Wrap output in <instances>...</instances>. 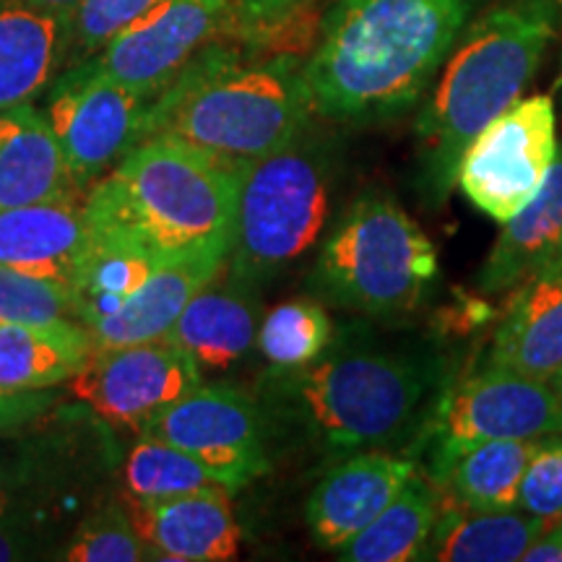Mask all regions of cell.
I'll return each instance as SVG.
<instances>
[{
    "label": "cell",
    "instance_id": "d590c367",
    "mask_svg": "<svg viewBox=\"0 0 562 562\" xmlns=\"http://www.w3.org/2000/svg\"><path fill=\"white\" fill-rule=\"evenodd\" d=\"M37 537L40 531L24 518H19L13 508L0 513V562L40 558L42 544Z\"/></svg>",
    "mask_w": 562,
    "mask_h": 562
},
{
    "label": "cell",
    "instance_id": "9a60e30c",
    "mask_svg": "<svg viewBox=\"0 0 562 562\" xmlns=\"http://www.w3.org/2000/svg\"><path fill=\"white\" fill-rule=\"evenodd\" d=\"M224 271L227 252H195L159 263L121 307L83 326L91 351L161 341L195 294L206 290Z\"/></svg>",
    "mask_w": 562,
    "mask_h": 562
},
{
    "label": "cell",
    "instance_id": "8d00e7d4",
    "mask_svg": "<svg viewBox=\"0 0 562 562\" xmlns=\"http://www.w3.org/2000/svg\"><path fill=\"white\" fill-rule=\"evenodd\" d=\"M524 562H562V518L544 526L526 550Z\"/></svg>",
    "mask_w": 562,
    "mask_h": 562
},
{
    "label": "cell",
    "instance_id": "d6a6232c",
    "mask_svg": "<svg viewBox=\"0 0 562 562\" xmlns=\"http://www.w3.org/2000/svg\"><path fill=\"white\" fill-rule=\"evenodd\" d=\"M157 3L161 0H81L68 16V66L100 53L115 34Z\"/></svg>",
    "mask_w": 562,
    "mask_h": 562
},
{
    "label": "cell",
    "instance_id": "9c48e42d",
    "mask_svg": "<svg viewBox=\"0 0 562 562\" xmlns=\"http://www.w3.org/2000/svg\"><path fill=\"white\" fill-rule=\"evenodd\" d=\"M560 154L552 97L513 102L472 138L459 161L461 193L469 203L505 224L544 186Z\"/></svg>",
    "mask_w": 562,
    "mask_h": 562
},
{
    "label": "cell",
    "instance_id": "e575fe53",
    "mask_svg": "<svg viewBox=\"0 0 562 562\" xmlns=\"http://www.w3.org/2000/svg\"><path fill=\"white\" fill-rule=\"evenodd\" d=\"M58 404V393L47 391H0V440L24 432Z\"/></svg>",
    "mask_w": 562,
    "mask_h": 562
},
{
    "label": "cell",
    "instance_id": "e0dca14e",
    "mask_svg": "<svg viewBox=\"0 0 562 562\" xmlns=\"http://www.w3.org/2000/svg\"><path fill=\"white\" fill-rule=\"evenodd\" d=\"M81 201L0 209V269L60 279L74 286L91 248Z\"/></svg>",
    "mask_w": 562,
    "mask_h": 562
},
{
    "label": "cell",
    "instance_id": "ba28073f",
    "mask_svg": "<svg viewBox=\"0 0 562 562\" xmlns=\"http://www.w3.org/2000/svg\"><path fill=\"white\" fill-rule=\"evenodd\" d=\"M146 110L149 102L102 70L94 58L70 63L55 76L42 112L81 193L144 138Z\"/></svg>",
    "mask_w": 562,
    "mask_h": 562
},
{
    "label": "cell",
    "instance_id": "ffe728a7",
    "mask_svg": "<svg viewBox=\"0 0 562 562\" xmlns=\"http://www.w3.org/2000/svg\"><path fill=\"white\" fill-rule=\"evenodd\" d=\"M558 263H562V151L539 193L503 224L476 273V284L484 294H503Z\"/></svg>",
    "mask_w": 562,
    "mask_h": 562
},
{
    "label": "cell",
    "instance_id": "4316f807",
    "mask_svg": "<svg viewBox=\"0 0 562 562\" xmlns=\"http://www.w3.org/2000/svg\"><path fill=\"white\" fill-rule=\"evenodd\" d=\"M318 0H229L227 45L250 55H311L321 30Z\"/></svg>",
    "mask_w": 562,
    "mask_h": 562
},
{
    "label": "cell",
    "instance_id": "d4e9b609",
    "mask_svg": "<svg viewBox=\"0 0 562 562\" xmlns=\"http://www.w3.org/2000/svg\"><path fill=\"white\" fill-rule=\"evenodd\" d=\"M435 521H438V495L419 474H414L357 537L336 550V558L344 562L419 560Z\"/></svg>",
    "mask_w": 562,
    "mask_h": 562
},
{
    "label": "cell",
    "instance_id": "83f0119b",
    "mask_svg": "<svg viewBox=\"0 0 562 562\" xmlns=\"http://www.w3.org/2000/svg\"><path fill=\"white\" fill-rule=\"evenodd\" d=\"M159 263L161 261H157L149 250L138 248V245L97 237L91 232V248L74 279L76 311H79L81 326H89L91 321L121 307L151 277Z\"/></svg>",
    "mask_w": 562,
    "mask_h": 562
},
{
    "label": "cell",
    "instance_id": "f546056e",
    "mask_svg": "<svg viewBox=\"0 0 562 562\" xmlns=\"http://www.w3.org/2000/svg\"><path fill=\"white\" fill-rule=\"evenodd\" d=\"M334 323L315 300H286L258 326L256 344L277 370L305 368L331 347Z\"/></svg>",
    "mask_w": 562,
    "mask_h": 562
},
{
    "label": "cell",
    "instance_id": "2e32d148",
    "mask_svg": "<svg viewBox=\"0 0 562 562\" xmlns=\"http://www.w3.org/2000/svg\"><path fill=\"white\" fill-rule=\"evenodd\" d=\"M227 487H206L151 505H131L151 560L224 562L240 552V524Z\"/></svg>",
    "mask_w": 562,
    "mask_h": 562
},
{
    "label": "cell",
    "instance_id": "277c9868",
    "mask_svg": "<svg viewBox=\"0 0 562 562\" xmlns=\"http://www.w3.org/2000/svg\"><path fill=\"white\" fill-rule=\"evenodd\" d=\"M430 389V370L414 357L328 347L305 368L266 372L258 406L266 427L290 430L334 463L404 440L417 427Z\"/></svg>",
    "mask_w": 562,
    "mask_h": 562
},
{
    "label": "cell",
    "instance_id": "ab89813d",
    "mask_svg": "<svg viewBox=\"0 0 562 562\" xmlns=\"http://www.w3.org/2000/svg\"><path fill=\"white\" fill-rule=\"evenodd\" d=\"M552 385H554V389H558V393H560V396H562V370L558 372V375H554L552 378V381H550Z\"/></svg>",
    "mask_w": 562,
    "mask_h": 562
},
{
    "label": "cell",
    "instance_id": "4fadbf2b",
    "mask_svg": "<svg viewBox=\"0 0 562 562\" xmlns=\"http://www.w3.org/2000/svg\"><path fill=\"white\" fill-rule=\"evenodd\" d=\"M201 383L199 364L165 339L91 351L68 381L74 396L97 417L136 432Z\"/></svg>",
    "mask_w": 562,
    "mask_h": 562
},
{
    "label": "cell",
    "instance_id": "f35d334b",
    "mask_svg": "<svg viewBox=\"0 0 562 562\" xmlns=\"http://www.w3.org/2000/svg\"><path fill=\"white\" fill-rule=\"evenodd\" d=\"M26 3L37 5V9H45V11H53L58 13V16H70V13L76 11V5L81 3V0H26Z\"/></svg>",
    "mask_w": 562,
    "mask_h": 562
},
{
    "label": "cell",
    "instance_id": "7402d4cb",
    "mask_svg": "<svg viewBox=\"0 0 562 562\" xmlns=\"http://www.w3.org/2000/svg\"><path fill=\"white\" fill-rule=\"evenodd\" d=\"M222 277L195 294L165 336V341L186 351L201 370L229 368L258 336V302L250 297V286L237 279L222 284Z\"/></svg>",
    "mask_w": 562,
    "mask_h": 562
},
{
    "label": "cell",
    "instance_id": "5b68a950",
    "mask_svg": "<svg viewBox=\"0 0 562 562\" xmlns=\"http://www.w3.org/2000/svg\"><path fill=\"white\" fill-rule=\"evenodd\" d=\"M558 5L560 0H501L469 21L414 128L422 182L432 201L442 203L453 191L476 133L521 100L552 42Z\"/></svg>",
    "mask_w": 562,
    "mask_h": 562
},
{
    "label": "cell",
    "instance_id": "44dd1931",
    "mask_svg": "<svg viewBox=\"0 0 562 562\" xmlns=\"http://www.w3.org/2000/svg\"><path fill=\"white\" fill-rule=\"evenodd\" d=\"M66 58V16L26 0H0V110L45 94Z\"/></svg>",
    "mask_w": 562,
    "mask_h": 562
},
{
    "label": "cell",
    "instance_id": "3957f363",
    "mask_svg": "<svg viewBox=\"0 0 562 562\" xmlns=\"http://www.w3.org/2000/svg\"><path fill=\"white\" fill-rule=\"evenodd\" d=\"M313 115L305 60L211 45L149 104L144 138L172 136L248 167L305 136Z\"/></svg>",
    "mask_w": 562,
    "mask_h": 562
},
{
    "label": "cell",
    "instance_id": "5bb4252c",
    "mask_svg": "<svg viewBox=\"0 0 562 562\" xmlns=\"http://www.w3.org/2000/svg\"><path fill=\"white\" fill-rule=\"evenodd\" d=\"M417 474L409 459L357 451L323 472L305 505L307 529L323 550H341Z\"/></svg>",
    "mask_w": 562,
    "mask_h": 562
},
{
    "label": "cell",
    "instance_id": "603a6c76",
    "mask_svg": "<svg viewBox=\"0 0 562 562\" xmlns=\"http://www.w3.org/2000/svg\"><path fill=\"white\" fill-rule=\"evenodd\" d=\"M544 526L542 518L521 508L484 510L459 503L438 516L419 560L518 562Z\"/></svg>",
    "mask_w": 562,
    "mask_h": 562
},
{
    "label": "cell",
    "instance_id": "f1b7e54d",
    "mask_svg": "<svg viewBox=\"0 0 562 562\" xmlns=\"http://www.w3.org/2000/svg\"><path fill=\"white\" fill-rule=\"evenodd\" d=\"M123 487L128 505H151L222 484L193 456L140 432L123 463Z\"/></svg>",
    "mask_w": 562,
    "mask_h": 562
},
{
    "label": "cell",
    "instance_id": "cb8c5ba5",
    "mask_svg": "<svg viewBox=\"0 0 562 562\" xmlns=\"http://www.w3.org/2000/svg\"><path fill=\"white\" fill-rule=\"evenodd\" d=\"M87 328L76 321L3 323L0 391H47L68 383L89 360Z\"/></svg>",
    "mask_w": 562,
    "mask_h": 562
},
{
    "label": "cell",
    "instance_id": "ac0fdd59",
    "mask_svg": "<svg viewBox=\"0 0 562 562\" xmlns=\"http://www.w3.org/2000/svg\"><path fill=\"white\" fill-rule=\"evenodd\" d=\"M81 199L45 112L32 102L0 110V209Z\"/></svg>",
    "mask_w": 562,
    "mask_h": 562
},
{
    "label": "cell",
    "instance_id": "484cf974",
    "mask_svg": "<svg viewBox=\"0 0 562 562\" xmlns=\"http://www.w3.org/2000/svg\"><path fill=\"white\" fill-rule=\"evenodd\" d=\"M533 440H487L463 448L435 480L448 484L456 503L484 510L518 508V490Z\"/></svg>",
    "mask_w": 562,
    "mask_h": 562
},
{
    "label": "cell",
    "instance_id": "74e56055",
    "mask_svg": "<svg viewBox=\"0 0 562 562\" xmlns=\"http://www.w3.org/2000/svg\"><path fill=\"white\" fill-rule=\"evenodd\" d=\"M21 474H24V469H19V463H11L9 459H0V513L13 508V503H16V495L21 487Z\"/></svg>",
    "mask_w": 562,
    "mask_h": 562
},
{
    "label": "cell",
    "instance_id": "7c38bea8",
    "mask_svg": "<svg viewBox=\"0 0 562 562\" xmlns=\"http://www.w3.org/2000/svg\"><path fill=\"white\" fill-rule=\"evenodd\" d=\"M227 19L229 0H161L91 58L151 104L206 47L227 45Z\"/></svg>",
    "mask_w": 562,
    "mask_h": 562
},
{
    "label": "cell",
    "instance_id": "52a82bcc",
    "mask_svg": "<svg viewBox=\"0 0 562 562\" xmlns=\"http://www.w3.org/2000/svg\"><path fill=\"white\" fill-rule=\"evenodd\" d=\"M334 151L311 131L243 170L227 271L263 284L307 256L326 229L334 193Z\"/></svg>",
    "mask_w": 562,
    "mask_h": 562
},
{
    "label": "cell",
    "instance_id": "d6986e66",
    "mask_svg": "<svg viewBox=\"0 0 562 562\" xmlns=\"http://www.w3.org/2000/svg\"><path fill=\"white\" fill-rule=\"evenodd\" d=\"M492 336L487 364L552 381L562 370V263L516 286Z\"/></svg>",
    "mask_w": 562,
    "mask_h": 562
},
{
    "label": "cell",
    "instance_id": "8fae6325",
    "mask_svg": "<svg viewBox=\"0 0 562 562\" xmlns=\"http://www.w3.org/2000/svg\"><path fill=\"white\" fill-rule=\"evenodd\" d=\"M560 417L562 396L550 381L487 364L440 402L432 474L438 476L456 453L476 442L550 435Z\"/></svg>",
    "mask_w": 562,
    "mask_h": 562
},
{
    "label": "cell",
    "instance_id": "4dcf8cb0",
    "mask_svg": "<svg viewBox=\"0 0 562 562\" xmlns=\"http://www.w3.org/2000/svg\"><path fill=\"white\" fill-rule=\"evenodd\" d=\"M68 562H138L151 560L131 510L108 503L91 510L60 554Z\"/></svg>",
    "mask_w": 562,
    "mask_h": 562
},
{
    "label": "cell",
    "instance_id": "6da1fadb",
    "mask_svg": "<svg viewBox=\"0 0 562 562\" xmlns=\"http://www.w3.org/2000/svg\"><path fill=\"white\" fill-rule=\"evenodd\" d=\"M482 0H336L305 60L315 115L339 125L402 117L446 66Z\"/></svg>",
    "mask_w": 562,
    "mask_h": 562
},
{
    "label": "cell",
    "instance_id": "30bf717a",
    "mask_svg": "<svg viewBox=\"0 0 562 562\" xmlns=\"http://www.w3.org/2000/svg\"><path fill=\"white\" fill-rule=\"evenodd\" d=\"M140 432L193 456L229 492L248 487L271 469L261 406L229 385H195Z\"/></svg>",
    "mask_w": 562,
    "mask_h": 562
},
{
    "label": "cell",
    "instance_id": "1f68e13d",
    "mask_svg": "<svg viewBox=\"0 0 562 562\" xmlns=\"http://www.w3.org/2000/svg\"><path fill=\"white\" fill-rule=\"evenodd\" d=\"M76 321V292L68 281L0 269V326L3 323Z\"/></svg>",
    "mask_w": 562,
    "mask_h": 562
},
{
    "label": "cell",
    "instance_id": "836d02e7",
    "mask_svg": "<svg viewBox=\"0 0 562 562\" xmlns=\"http://www.w3.org/2000/svg\"><path fill=\"white\" fill-rule=\"evenodd\" d=\"M518 508L542 518L544 524L562 518V438L542 435L533 442V451L526 467L521 490H518Z\"/></svg>",
    "mask_w": 562,
    "mask_h": 562
},
{
    "label": "cell",
    "instance_id": "60d3db41",
    "mask_svg": "<svg viewBox=\"0 0 562 562\" xmlns=\"http://www.w3.org/2000/svg\"><path fill=\"white\" fill-rule=\"evenodd\" d=\"M554 435H560V438H562V417L558 422V427H554Z\"/></svg>",
    "mask_w": 562,
    "mask_h": 562
},
{
    "label": "cell",
    "instance_id": "8992f818",
    "mask_svg": "<svg viewBox=\"0 0 562 562\" xmlns=\"http://www.w3.org/2000/svg\"><path fill=\"white\" fill-rule=\"evenodd\" d=\"M438 273L430 237L396 201L370 191L328 232L311 286L336 307L383 318L417 311Z\"/></svg>",
    "mask_w": 562,
    "mask_h": 562
},
{
    "label": "cell",
    "instance_id": "7a4b0ae2",
    "mask_svg": "<svg viewBox=\"0 0 562 562\" xmlns=\"http://www.w3.org/2000/svg\"><path fill=\"white\" fill-rule=\"evenodd\" d=\"M245 167L172 136L138 140L83 193L97 237L125 240L157 261L227 252Z\"/></svg>",
    "mask_w": 562,
    "mask_h": 562
}]
</instances>
